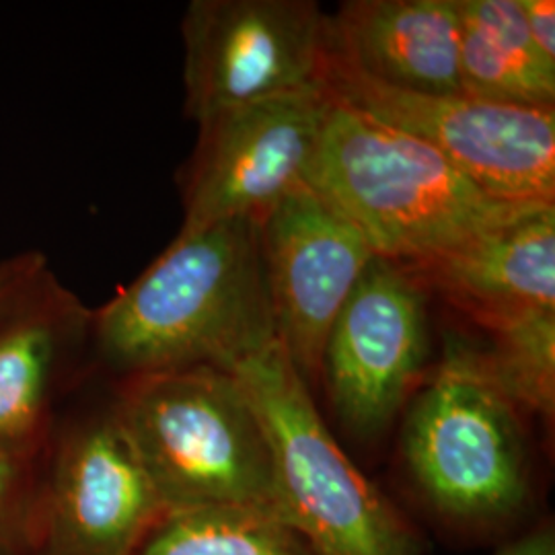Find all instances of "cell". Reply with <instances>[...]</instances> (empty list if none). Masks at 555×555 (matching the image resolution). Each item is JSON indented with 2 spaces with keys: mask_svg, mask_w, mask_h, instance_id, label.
<instances>
[{
  "mask_svg": "<svg viewBox=\"0 0 555 555\" xmlns=\"http://www.w3.org/2000/svg\"><path fill=\"white\" fill-rule=\"evenodd\" d=\"M101 350L139 375L190 366L231 371L276 339L258 222L179 233L98 319Z\"/></svg>",
  "mask_w": 555,
  "mask_h": 555,
  "instance_id": "6da1fadb",
  "label": "cell"
},
{
  "mask_svg": "<svg viewBox=\"0 0 555 555\" xmlns=\"http://www.w3.org/2000/svg\"><path fill=\"white\" fill-rule=\"evenodd\" d=\"M327 98L307 185L352 220L380 258L433 261L554 206L490 196L428 144Z\"/></svg>",
  "mask_w": 555,
  "mask_h": 555,
  "instance_id": "7a4b0ae2",
  "label": "cell"
},
{
  "mask_svg": "<svg viewBox=\"0 0 555 555\" xmlns=\"http://www.w3.org/2000/svg\"><path fill=\"white\" fill-rule=\"evenodd\" d=\"M116 420L165 515L278 516L272 449L233 371L190 366L140 375Z\"/></svg>",
  "mask_w": 555,
  "mask_h": 555,
  "instance_id": "3957f363",
  "label": "cell"
},
{
  "mask_svg": "<svg viewBox=\"0 0 555 555\" xmlns=\"http://www.w3.org/2000/svg\"><path fill=\"white\" fill-rule=\"evenodd\" d=\"M520 416L483 350L447 339L433 377L410 399L401 433L408 472L438 515L492 527L527 508L531 463Z\"/></svg>",
  "mask_w": 555,
  "mask_h": 555,
  "instance_id": "277c9868",
  "label": "cell"
},
{
  "mask_svg": "<svg viewBox=\"0 0 555 555\" xmlns=\"http://www.w3.org/2000/svg\"><path fill=\"white\" fill-rule=\"evenodd\" d=\"M272 449L278 516L315 555H422L416 529L362 476L274 341L231 369Z\"/></svg>",
  "mask_w": 555,
  "mask_h": 555,
  "instance_id": "5b68a950",
  "label": "cell"
},
{
  "mask_svg": "<svg viewBox=\"0 0 555 555\" xmlns=\"http://www.w3.org/2000/svg\"><path fill=\"white\" fill-rule=\"evenodd\" d=\"M323 87L334 100L435 149L483 192L555 204V109L401 91L360 75L327 48Z\"/></svg>",
  "mask_w": 555,
  "mask_h": 555,
  "instance_id": "8992f818",
  "label": "cell"
},
{
  "mask_svg": "<svg viewBox=\"0 0 555 555\" xmlns=\"http://www.w3.org/2000/svg\"><path fill=\"white\" fill-rule=\"evenodd\" d=\"M330 17L313 0H194L183 20L188 114L323 89Z\"/></svg>",
  "mask_w": 555,
  "mask_h": 555,
  "instance_id": "52a82bcc",
  "label": "cell"
},
{
  "mask_svg": "<svg viewBox=\"0 0 555 555\" xmlns=\"http://www.w3.org/2000/svg\"><path fill=\"white\" fill-rule=\"evenodd\" d=\"M430 352L424 286L375 256L341 307L321 373L339 424L360 440L385 435L422 387Z\"/></svg>",
  "mask_w": 555,
  "mask_h": 555,
  "instance_id": "ba28073f",
  "label": "cell"
},
{
  "mask_svg": "<svg viewBox=\"0 0 555 555\" xmlns=\"http://www.w3.org/2000/svg\"><path fill=\"white\" fill-rule=\"evenodd\" d=\"M327 100L323 87L231 107L198 121L181 231L222 220L259 222L280 199L307 185Z\"/></svg>",
  "mask_w": 555,
  "mask_h": 555,
  "instance_id": "9c48e42d",
  "label": "cell"
},
{
  "mask_svg": "<svg viewBox=\"0 0 555 555\" xmlns=\"http://www.w3.org/2000/svg\"><path fill=\"white\" fill-rule=\"evenodd\" d=\"M258 243L278 344L309 385L321 373L334 321L377 254L357 224L309 185L259 220Z\"/></svg>",
  "mask_w": 555,
  "mask_h": 555,
  "instance_id": "30bf717a",
  "label": "cell"
},
{
  "mask_svg": "<svg viewBox=\"0 0 555 555\" xmlns=\"http://www.w3.org/2000/svg\"><path fill=\"white\" fill-rule=\"evenodd\" d=\"M163 516L118 420H103L60 459L40 555H137Z\"/></svg>",
  "mask_w": 555,
  "mask_h": 555,
  "instance_id": "8fae6325",
  "label": "cell"
},
{
  "mask_svg": "<svg viewBox=\"0 0 555 555\" xmlns=\"http://www.w3.org/2000/svg\"><path fill=\"white\" fill-rule=\"evenodd\" d=\"M403 268L492 334L555 313V204L449 256Z\"/></svg>",
  "mask_w": 555,
  "mask_h": 555,
  "instance_id": "7c38bea8",
  "label": "cell"
},
{
  "mask_svg": "<svg viewBox=\"0 0 555 555\" xmlns=\"http://www.w3.org/2000/svg\"><path fill=\"white\" fill-rule=\"evenodd\" d=\"M459 0H350L330 17V52L380 85L461 93Z\"/></svg>",
  "mask_w": 555,
  "mask_h": 555,
  "instance_id": "4fadbf2b",
  "label": "cell"
},
{
  "mask_svg": "<svg viewBox=\"0 0 555 555\" xmlns=\"http://www.w3.org/2000/svg\"><path fill=\"white\" fill-rule=\"evenodd\" d=\"M461 93L522 107H554L555 66L539 56L518 0H459Z\"/></svg>",
  "mask_w": 555,
  "mask_h": 555,
  "instance_id": "5bb4252c",
  "label": "cell"
},
{
  "mask_svg": "<svg viewBox=\"0 0 555 555\" xmlns=\"http://www.w3.org/2000/svg\"><path fill=\"white\" fill-rule=\"evenodd\" d=\"M137 555H315L280 516L251 511L165 515Z\"/></svg>",
  "mask_w": 555,
  "mask_h": 555,
  "instance_id": "9a60e30c",
  "label": "cell"
},
{
  "mask_svg": "<svg viewBox=\"0 0 555 555\" xmlns=\"http://www.w3.org/2000/svg\"><path fill=\"white\" fill-rule=\"evenodd\" d=\"M483 357L500 389L522 414L554 420L555 313L498 330L494 348Z\"/></svg>",
  "mask_w": 555,
  "mask_h": 555,
  "instance_id": "2e32d148",
  "label": "cell"
},
{
  "mask_svg": "<svg viewBox=\"0 0 555 555\" xmlns=\"http://www.w3.org/2000/svg\"><path fill=\"white\" fill-rule=\"evenodd\" d=\"M54 354L46 325L27 323L0 336V453L31 435L40 420Z\"/></svg>",
  "mask_w": 555,
  "mask_h": 555,
  "instance_id": "e0dca14e",
  "label": "cell"
},
{
  "mask_svg": "<svg viewBox=\"0 0 555 555\" xmlns=\"http://www.w3.org/2000/svg\"><path fill=\"white\" fill-rule=\"evenodd\" d=\"M20 513V469L13 456L0 453V555H11Z\"/></svg>",
  "mask_w": 555,
  "mask_h": 555,
  "instance_id": "ac0fdd59",
  "label": "cell"
},
{
  "mask_svg": "<svg viewBox=\"0 0 555 555\" xmlns=\"http://www.w3.org/2000/svg\"><path fill=\"white\" fill-rule=\"evenodd\" d=\"M518 7L539 56L555 66L554 0H518Z\"/></svg>",
  "mask_w": 555,
  "mask_h": 555,
  "instance_id": "d6986e66",
  "label": "cell"
},
{
  "mask_svg": "<svg viewBox=\"0 0 555 555\" xmlns=\"http://www.w3.org/2000/svg\"><path fill=\"white\" fill-rule=\"evenodd\" d=\"M494 555H555V537L550 527H541L529 535L520 537Z\"/></svg>",
  "mask_w": 555,
  "mask_h": 555,
  "instance_id": "ffe728a7",
  "label": "cell"
},
{
  "mask_svg": "<svg viewBox=\"0 0 555 555\" xmlns=\"http://www.w3.org/2000/svg\"><path fill=\"white\" fill-rule=\"evenodd\" d=\"M11 280H13V272L11 270H0V297L7 293Z\"/></svg>",
  "mask_w": 555,
  "mask_h": 555,
  "instance_id": "44dd1931",
  "label": "cell"
}]
</instances>
